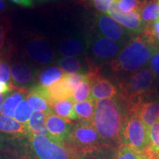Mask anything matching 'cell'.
I'll list each match as a JSON object with an SVG mask.
<instances>
[{"label": "cell", "mask_w": 159, "mask_h": 159, "mask_svg": "<svg viewBox=\"0 0 159 159\" xmlns=\"http://www.w3.org/2000/svg\"><path fill=\"white\" fill-rule=\"evenodd\" d=\"M88 40L81 36L70 37L61 43L59 53L62 57H82L88 52Z\"/></svg>", "instance_id": "9a60e30c"}, {"label": "cell", "mask_w": 159, "mask_h": 159, "mask_svg": "<svg viewBox=\"0 0 159 159\" xmlns=\"http://www.w3.org/2000/svg\"><path fill=\"white\" fill-rule=\"evenodd\" d=\"M142 37L153 47L159 46V19L146 26Z\"/></svg>", "instance_id": "4316f807"}, {"label": "cell", "mask_w": 159, "mask_h": 159, "mask_svg": "<svg viewBox=\"0 0 159 159\" xmlns=\"http://www.w3.org/2000/svg\"><path fill=\"white\" fill-rule=\"evenodd\" d=\"M154 49L142 36H134L111 61L110 68L114 72H136L150 63Z\"/></svg>", "instance_id": "7a4b0ae2"}, {"label": "cell", "mask_w": 159, "mask_h": 159, "mask_svg": "<svg viewBox=\"0 0 159 159\" xmlns=\"http://www.w3.org/2000/svg\"><path fill=\"white\" fill-rule=\"evenodd\" d=\"M79 152L81 156L107 148L93 126L92 122H80L71 127L65 142Z\"/></svg>", "instance_id": "5b68a950"}, {"label": "cell", "mask_w": 159, "mask_h": 159, "mask_svg": "<svg viewBox=\"0 0 159 159\" xmlns=\"http://www.w3.org/2000/svg\"><path fill=\"white\" fill-rule=\"evenodd\" d=\"M6 95H7V94H0V105H1L2 102H3V99L6 97Z\"/></svg>", "instance_id": "f35d334b"}, {"label": "cell", "mask_w": 159, "mask_h": 159, "mask_svg": "<svg viewBox=\"0 0 159 159\" xmlns=\"http://www.w3.org/2000/svg\"><path fill=\"white\" fill-rule=\"evenodd\" d=\"M45 124L49 137L61 142L66 141L72 127L70 121L57 116L52 111L45 113Z\"/></svg>", "instance_id": "4fadbf2b"}, {"label": "cell", "mask_w": 159, "mask_h": 159, "mask_svg": "<svg viewBox=\"0 0 159 159\" xmlns=\"http://www.w3.org/2000/svg\"><path fill=\"white\" fill-rule=\"evenodd\" d=\"M96 24L97 28L101 36L117 42L125 44L131 38L134 37V34L108 14L99 13L97 16Z\"/></svg>", "instance_id": "ba28073f"}, {"label": "cell", "mask_w": 159, "mask_h": 159, "mask_svg": "<svg viewBox=\"0 0 159 159\" xmlns=\"http://www.w3.org/2000/svg\"><path fill=\"white\" fill-rule=\"evenodd\" d=\"M25 53L33 62L40 65H47L54 61V51L47 40L40 36H35L27 41Z\"/></svg>", "instance_id": "9c48e42d"}, {"label": "cell", "mask_w": 159, "mask_h": 159, "mask_svg": "<svg viewBox=\"0 0 159 159\" xmlns=\"http://www.w3.org/2000/svg\"><path fill=\"white\" fill-rule=\"evenodd\" d=\"M147 0H115L117 7L122 13L139 12Z\"/></svg>", "instance_id": "83f0119b"}, {"label": "cell", "mask_w": 159, "mask_h": 159, "mask_svg": "<svg viewBox=\"0 0 159 159\" xmlns=\"http://www.w3.org/2000/svg\"><path fill=\"white\" fill-rule=\"evenodd\" d=\"M11 1L21 7H31L33 6V2L32 0H11Z\"/></svg>", "instance_id": "d590c367"}, {"label": "cell", "mask_w": 159, "mask_h": 159, "mask_svg": "<svg viewBox=\"0 0 159 159\" xmlns=\"http://www.w3.org/2000/svg\"><path fill=\"white\" fill-rule=\"evenodd\" d=\"M122 144L142 153L150 143V130L136 114H130L121 134Z\"/></svg>", "instance_id": "8992f818"}, {"label": "cell", "mask_w": 159, "mask_h": 159, "mask_svg": "<svg viewBox=\"0 0 159 159\" xmlns=\"http://www.w3.org/2000/svg\"><path fill=\"white\" fill-rule=\"evenodd\" d=\"M25 91L21 89L7 97L0 105V114L8 117H13L17 106L24 99Z\"/></svg>", "instance_id": "ffe728a7"}, {"label": "cell", "mask_w": 159, "mask_h": 159, "mask_svg": "<svg viewBox=\"0 0 159 159\" xmlns=\"http://www.w3.org/2000/svg\"><path fill=\"white\" fill-rule=\"evenodd\" d=\"M156 79L150 67H145L119 83V96L126 105L129 114H135L139 105L153 95Z\"/></svg>", "instance_id": "3957f363"}, {"label": "cell", "mask_w": 159, "mask_h": 159, "mask_svg": "<svg viewBox=\"0 0 159 159\" xmlns=\"http://www.w3.org/2000/svg\"><path fill=\"white\" fill-rule=\"evenodd\" d=\"M66 73L59 67L52 66L45 69L39 75V84L44 87H49L53 83L63 78Z\"/></svg>", "instance_id": "cb8c5ba5"}, {"label": "cell", "mask_w": 159, "mask_h": 159, "mask_svg": "<svg viewBox=\"0 0 159 159\" xmlns=\"http://www.w3.org/2000/svg\"><path fill=\"white\" fill-rule=\"evenodd\" d=\"M107 14L120 24L123 27L130 31L132 34L140 35L144 33L145 26L142 21L139 12L129 13H122L117 7L116 2L112 4Z\"/></svg>", "instance_id": "30bf717a"}, {"label": "cell", "mask_w": 159, "mask_h": 159, "mask_svg": "<svg viewBox=\"0 0 159 159\" xmlns=\"http://www.w3.org/2000/svg\"><path fill=\"white\" fill-rule=\"evenodd\" d=\"M27 101L30 108L34 111L47 113L52 111L48 101L38 94L29 93Z\"/></svg>", "instance_id": "d4e9b609"}, {"label": "cell", "mask_w": 159, "mask_h": 159, "mask_svg": "<svg viewBox=\"0 0 159 159\" xmlns=\"http://www.w3.org/2000/svg\"><path fill=\"white\" fill-rule=\"evenodd\" d=\"M136 114L143 123L150 129L152 125L159 120V99L153 95L145 99L136 110Z\"/></svg>", "instance_id": "5bb4252c"}, {"label": "cell", "mask_w": 159, "mask_h": 159, "mask_svg": "<svg viewBox=\"0 0 159 159\" xmlns=\"http://www.w3.org/2000/svg\"><path fill=\"white\" fill-rule=\"evenodd\" d=\"M0 131L14 135H28L26 125L17 122L11 117L0 115Z\"/></svg>", "instance_id": "7402d4cb"}, {"label": "cell", "mask_w": 159, "mask_h": 159, "mask_svg": "<svg viewBox=\"0 0 159 159\" xmlns=\"http://www.w3.org/2000/svg\"><path fill=\"white\" fill-rule=\"evenodd\" d=\"M28 136L30 135H40L49 137L45 124V113L34 111L32 114L30 119L26 124Z\"/></svg>", "instance_id": "d6986e66"}, {"label": "cell", "mask_w": 159, "mask_h": 159, "mask_svg": "<svg viewBox=\"0 0 159 159\" xmlns=\"http://www.w3.org/2000/svg\"><path fill=\"white\" fill-rule=\"evenodd\" d=\"M47 91H48L50 106L52 103L57 101L72 97L73 93L75 91L69 85L66 75L60 80L54 83L50 86L47 87Z\"/></svg>", "instance_id": "e0dca14e"}, {"label": "cell", "mask_w": 159, "mask_h": 159, "mask_svg": "<svg viewBox=\"0 0 159 159\" xmlns=\"http://www.w3.org/2000/svg\"><path fill=\"white\" fill-rule=\"evenodd\" d=\"M150 69L156 78L159 77V46L155 47L153 53L150 61Z\"/></svg>", "instance_id": "836d02e7"}, {"label": "cell", "mask_w": 159, "mask_h": 159, "mask_svg": "<svg viewBox=\"0 0 159 159\" xmlns=\"http://www.w3.org/2000/svg\"><path fill=\"white\" fill-rule=\"evenodd\" d=\"M0 82L12 84L11 82L10 66L6 61H0Z\"/></svg>", "instance_id": "d6a6232c"}, {"label": "cell", "mask_w": 159, "mask_h": 159, "mask_svg": "<svg viewBox=\"0 0 159 159\" xmlns=\"http://www.w3.org/2000/svg\"><path fill=\"white\" fill-rule=\"evenodd\" d=\"M66 77L71 85V87L75 90L77 86L85 80L89 78L88 74H82V73H76V74H66Z\"/></svg>", "instance_id": "4dcf8cb0"}, {"label": "cell", "mask_w": 159, "mask_h": 159, "mask_svg": "<svg viewBox=\"0 0 159 159\" xmlns=\"http://www.w3.org/2000/svg\"><path fill=\"white\" fill-rule=\"evenodd\" d=\"M5 38H6V32L5 27L0 24V52L3 50L4 47L5 45Z\"/></svg>", "instance_id": "e575fe53"}, {"label": "cell", "mask_w": 159, "mask_h": 159, "mask_svg": "<svg viewBox=\"0 0 159 159\" xmlns=\"http://www.w3.org/2000/svg\"><path fill=\"white\" fill-rule=\"evenodd\" d=\"M124 43L117 42L107 38L98 35L89 43L88 51L91 57H86L92 69H99L97 64L111 62L119 54Z\"/></svg>", "instance_id": "52a82bcc"}, {"label": "cell", "mask_w": 159, "mask_h": 159, "mask_svg": "<svg viewBox=\"0 0 159 159\" xmlns=\"http://www.w3.org/2000/svg\"><path fill=\"white\" fill-rule=\"evenodd\" d=\"M6 7L5 0H0V15L5 11Z\"/></svg>", "instance_id": "74e56055"}, {"label": "cell", "mask_w": 159, "mask_h": 159, "mask_svg": "<svg viewBox=\"0 0 159 159\" xmlns=\"http://www.w3.org/2000/svg\"><path fill=\"white\" fill-rule=\"evenodd\" d=\"M13 84H7L0 82V94H7L13 89Z\"/></svg>", "instance_id": "8d00e7d4"}, {"label": "cell", "mask_w": 159, "mask_h": 159, "mask_svg": "<svg viewBox=\"0 0 159 159\" xmlns=\"http://www.w3.org/2000/svg\"><path fill=\"white\" fill-rule=\"evenodd\" d=\"M60 68L66 74H88L90 72V66L86 57L83 60L82 57H62L56 61Z\"/></svg>", "instance_id": "2e32d148"}, {"label": "cell", "mask_w": 159, "mask_h": 159, "mask_svg": "<svg viewBox=\"0 0 159 159\" xmlns=\"http://www.w3.org/2000/svg\"><path fill=\"white\" fill-rule=\"evenodd\" d=\"M95 109V100L92 98L75 102V112L77 119H80L82 122H92Z\"/></svg>", "instance_id": "603a6c76"}, {"label": "cell", "mask_w": 159, "mask_h": 159, "mask_svg": "<svg viewBox=\"0 0 159 159\" xmlns=\"http://www.w3.org/2000/svg\"><path fill=\"white\" fill-rule=\"evenodd\" d=\"M32 114H33V110L29 106L27 101L23 99L16 109L13 118L17 122L26 125L30 119Z\"/></svg>", "instance_id": "f1b7e54d"}, {"label": "cell", "mask_w": 159, "mask_h": 159, "mask_svg": "<svg viewBox=\"0 0 159 159\" xmlns=\"http://www.w3.org/2000/svg\"><path fill=\"white\" fill-rule=\"evenodd\" d=\"M90 77L91 97L94 100L114 98L119 92L115 85L108 78L101 76L99 72L88 73Z\"/></svg>", "instance_id": "8fae6325"}, {"label": "cell", "mask_w": 159, "mask_h": 159, "mask_svg": "<svg viewBox=\"0 0 159 159\" xmlns=\"http://www.w3.org/2000/svg\"><path fill=\"white\" fill-rule=\"evenodd\" d=\"M30 143L39 159H78L80 155L72 147L47 136L30 135Z\"/></svg>", "instance_id": "277c9868"}, {"label": "cell", "mask_w": 159, "mask_h": 159, "mask_svg": "<svg viewBox=\"0 0 159 159\" xmlns=\"http://www.w3.org/2000/svg\"><path fill=\"white\" fill-rule=\"evenodd\" d=\"M128 116V108L119 94L95 100L92 124L107 148L118 150L122 145L121 134Z\"/></svg>", "instance_id": "6da1fadb"}, {"label": "cell", "mask_w": 159, "mask_h": 159, "mask_svg": "<svg viewBox=\"0 0 159 159\" xmlns=\"http://www.w3.org/2000/svg\"><path fill=\"white\" fill-rule=\"evenodd\" d=\"M93 6L101 13L107 14L109 8L115 0H89Z\"/></svg>", "instance_id": "1f68e13d"}, {"label": "cell", "mask_w": 159, "mask_h": 159, "mask_svg": "<svg viewBox=\"0 0 159 159\" xmlns=\"http://www.w3.org/2000/svg\"><path fill=\"white\" fill-rule=\"evenodd\" d=\"M11 69L12 84L21 89L33 86L39 73L36 68L26 63H13Z\"/></svg>", "instance_id": "7c38bea8"}, {"label": "cell", "mask_w": 159, "mask_h": 159, "mask_svg": "<svg viewBox=\"0 0 159 159\" xmlns=\"http://www.w3.org/2000/svg\"><path fill=\"white\" fill-rule=\"evenodd\" d=\"M51 110L57 116L69 121L77 119L75 112V102L71 97L52 103Z\"/></svg>", "instance_id": "ac0fdd59"}, {"label": "cell", "mask_w": 159, "mask_h": 159, "mask_svg": "<svg viewBox=\"0 0 159 159\" xmlns=\"http://www.w3.org/2000/svg\"><path fill=\"white\" fill-rule=\"evenodd\" d=\"M139 13L145 26L156 21L159 19V0L146 1Z\"/></svg>", "instance_id": "44dd1931"}, {"label": "cell", "mask_w": 159, "mask_h": 159, "mask_svg": "<svg viewBox=\"0 0 159 159\" xmlns=\"http://www.w3.org/2000/svg\"><path fill=\"white\" fill-rule=\"evenodd\" d=\"M142 156H143V155H142ZM142 159H146V158H144V156H143V157H142Z\"/></svg>", "instance_id": "ab89813d"}, {"label": "cell", "mask_w": 159, "mask_h": 159, "mask_svg": "<svg viewBox=\"0 0 159 159\" xmlns=\"http://www.w3.org/2000/svg\"><path fill=\"white\" fill-rule=\"evenodd\" d=\"M91 80L89 76L88 79L85 80L80 84H79L77 86V88L75 89L74 93H73L72 97H71L74 102H79L91 99Z\"/></svg>", "instance_id": "484cf974"}, {"label": "cell", "mask_w": 159, "mask_h": 159, "mask_svg": "<svg viewBox=\"0 0 159 159\" xmlns=\"http://www.w3.org/2000/svg\"><path fill=\"white\" fill-rule=\"evenodd\" d=\"M142 154L136 152L128 145L122 144L117 150V153L114 159H142Z\"/></svg>", "instance_id": "f546056e"}]
</instances>
